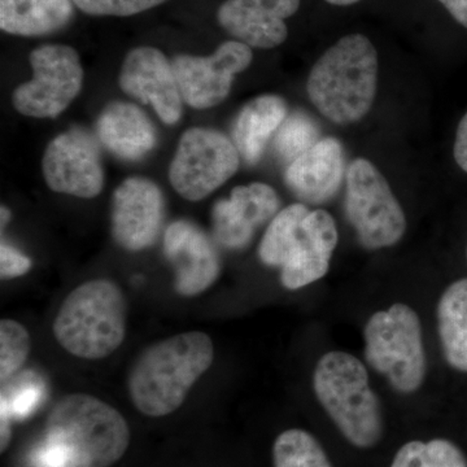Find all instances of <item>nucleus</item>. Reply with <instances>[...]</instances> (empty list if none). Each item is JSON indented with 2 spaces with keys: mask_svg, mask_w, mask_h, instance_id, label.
<instances>
[{
  "mask_svg": "<svg viewBox=\"0 0 467 467\" xmlns=\"http://www.w3.org/2000/svg\"><path fill=\"white\" fill-rule=\"evenodd\" d=\"M130 444L121 413L86 393H72L52 408L34 467H110Z\"/></svg>",
  "mask_w": 467,
  "mask_h": 467,
  "instance_id": "1",
  "label": "nucleus"
},
{
  "mask_svg": "<svg viewBox=\"0 0 467 467\" xmlns=\"http://www.w3.org/2000/svg\"><path fill=\"white\" fill-rule=\"evenodd\" d=\"M213 359V342L202 331L174 335L152 344L143 350L129 374L131 401L144 416L173 413Z\"/></svg>",
  "mask_w": 467,
  "mask_h": 467,
  "instance_id": "2",
  "label": "nucleus"
},
{
  "mask_svg": "<svg viewBox=\"0 0 467 467\" xmlns=\"http://www.w3.org/2000/svg\"><path fill=\"white\" fill-rule=\"evenodd\" d=\"M377 88L378 52L362 34H349L331 46L310 70L306 84L310 101L337 125L364 119Z\"/></svg>",
  "mask_w": 467,
  "mask_h": 467,
  "instance_id": "3",
  "label": "nucleus"
},
{
  "mask_svg": "<svg viewBox=\"0 0 467 467\" xmlns=\"http://www.w3.org/2000/svg\"><path fill=\"white\" fill-rule=\"evenodd\" d=\"M337 239V223L328 212L310 211L296 202L270 221L259 256L265 265L281 267L284 287L299 290L327 275Z\"/></svg>",
  "mask_w": 467,
  "mask_h": 467,
  "instance_id": "4",
  "label": "nucleus"
},
{
  "mask_svg": "<svg viewBox=\"0 0 467 467\" xmlns=\"http://www.w3.org/2000/svg\"><path fill=\"white\" fill-rule=\"evenodd\" d=\"M128 303L109 279L85 282L67 295L54 321L57 343L70 355L100 359L125 339Z\"/></svg>",
  "mask_w": 467,
  "mask_h": 467,
  "instance_id": "5",
  "label": "nucleus"
},
{
  "mask_svg": "<svg viewBox=\"0 0 467 467\" xmlns=\"http://www.w3.org/2000/svg\"><path fill=\"white\" fill-rule=\"evenodd\" d=\"M313 387L347 441L358 448H371L379 442L382 407L368 382L367 368L358 358L340 350L326 353L316 367Z\"/></svg>",
  "mask_w": 467,
  "mask_h": 467,
  "instance_id": "6",
  "label": "nucleus"
},
{
  "mask_svg": "<svg viewBox=\"0 0 467 467\" xmlns=\"http://www.w3.org/2000/svg\"><path fill=\"white\" fill-rule=\"evenodd\" d=\"M365 358L400 393L416 392L426 376L422 327L416 310L396 303L379 310L364 328Z\"/></svg>",
  "mask_w": 467,
  "mask_h": 467,
  "instance_id": "7",
  "label": "nucleus"
},
{
  "mask_svg": "<svg viewBox=\"0 0 467 467\" xmlns=\"http://www.w3.org/2000/svg\"><path fill=\"white\" fill-rule=\"evenodd\" d=\"M344 212L358 242L368 251L392 247L407 232L400 202L384 175L367 159H356L349 164Z\"/></svg>",
  "mask_w": 467,
  "mask_h": 467,
  "instance_id": "8",
  "label": "nucleus"
},
{
  "mask_svg": "<svg viewBox=\"0 0 467 467\" xmlns=\"http://www.w3.org/2000/svg\"><path fill=\"white\" fill-rule=\"evenodd\" d=\"M241 155L220 131L192 128L184 131L175 150L169 180L189 202H199L220 189L238 171Z\"/></svg>",
  "mask_w": 467,
  "mask_h": 467,
  "instance_id": "9",
  "label": "nucleus"
},
{
  "mask_svg": "<svg viewBox=\"0 0 467 467\" xmlns=\"http://www.w3.org/2000/svg\"><path fill=\"white\" fill-rule=\"evenodd\" d=\"M33 79L12 95L15 109L34 119H55L70 106L84 84V67L75 48L45 45L29 57Z\"/></svg>",
  "mask_w": 467,
  "mask_h": 467,
  "instance_id": "10",
  "label": "nucleus"
},
{
  "mask_svg": "<svg viewBox=\"0 0 467 467\" xmlns=\"http://www.w3.org/2000/svg\"><path fill=\"white\" fill-rule=\"evenodd\" d=\"M43 177L52 192L92 199L104 186L99 143L85 129L57 135L46 149Z\"/></svg>",
  "mask_w": 467,
  "mask_h": 467,
  "instance_id": "11",
  "label": "nucleus"
},
{
  "mask_svg": "<svg viewBox=\"0 0 467 467\" xmlns=\"http://www.w3.org/2000/svg\"><path fill=\"white\" fill-rule=\"evenodd\" d=\"M250 46L239 41L223 43L211 57L180 55L171 61L184 103L208 109L223 103L232 90L234 76L251 66Z\"/></svg>",
  "mask_w": 467,
  "mask_h": 467,
  "instance_id": "12",
  "label": "nucleus"
},
{
  "mask_svg": "<svg viewBox=\"0 0 467 467\" xmlns=\"http://www.w3.org/2000/svg\"><path fill=\"white\" fill-rule=\"evenodd\" d=\"M164 214V196L158 184L147 178H128L113 192V238L126 251L147 250L158 241Z\"/></svg>",
  "mask_w": 467,
  "mask_h": 467,
  "instance_id": "13",
  "label": "nucleus"
},
{
  "mask_svg": "<svg viewBox=\"0 0 467 467\" xmlns=\"http://www.w3.org/2000/svg\"><path fill=\"white\" fill-rule=\"evenodd\" d=\"M119 84L134 99L152 106L164 124H177L182 117L183 99L173 64L158 48L138 47L129 52Z\"/></svg>",
  "mask_w": 467,
  "mask_h": 467,
  "instance_id": "14",
  "label": "nucleus"
},
{
  "mask_svg": "<svg viewBox=\"0 0 467 467\" xmlns=\"http://www.w3.org/2000/svg\"><path fill=\"white\" fill-rule=\"evenodd\" d=\"M278 193L266 183L238 186L212 209L214 236L227 250H243L254 234L278 214Z\"/></svg>",
  "mask_w": 467,
  "mask_h": 467,
  "instance_id": "15",
  "label": "nucleus"
},
{
  "mask_svg": "<svg viewBox=\"0 0 467 467\" xmlns=\"http://www.w3.org/2000/svg\"><path fill=\"white\" fill-rule=\"evenodd\" d=\"M164 254L175 270L174 288L182 296H196L217 281L220 259L201 227L175 221L164 234Z\"/></svg>",
  "mask_w": 467,
  "mask_h": 467,
  "instance_id": "16",
  "label": "nucleus"
},
{
  "mask_svg": "<svg viewBox=\"0 0 467 467\" xmlns=\"http://www.w3.org/2000/svg\"><path fill=\"white\" fill-rule=\"evenodd\" d=\"M300 8V0H226L217 12L220 26L250 47L275 48L287 39L285 20Z\"/></svg>",
  "mask_w": 467,
  "mask_h": 467,
  "instance_id": "17",
  "label": "nucleus"
},
{
  "mask_svg": "<svg viewBox=\"0 0 467 467\" xmlns=\"http://www.w3.org/2000/svg\"><path fill=\"white\" fill-rule=\"evenodd\" d=\"M346 162L342 143L337 138L318 140L312 149L292 161L285 182L296 198L306 204H324L342 186Z\"/></svg>",
  "mask_w": 467,
  "mask_h": 467,
  "instance_id": "18",
  "label": "nucleus"
},
{
  "mask_svg": "<svg viewBox=\"0 0 467 467\" xmlns=\"http://www.w3.org/2000/svg\"><path fill=\"white\" fill-rule=\"evenodd\" d=\"M97 137L116 158L125 161L146 158L158 144V131L150 117L126 101H113L101 110Z\"/></svg>",
  "mask_w": 467,
  "mask_h": 467,
  "instance_id": "19",
  "label": "nucleus"
},
{
  "mask_svg": "<svg viewBox=\"0 0 467 467\" xmlns=\"http://www.w3.org/2000/svg\"><path fill=\"white\" fill-rule=\"evenodd\" d=\"M287 115V103L276 95H261L243 107L234 122L233 140L248 165L260 161L267 142Z\"/></svg>",
  "mask_w": 467,
  "mask_h": 467,
  "instance_id": "20",
  "label": "nucleus"
},
{
  "mask_svg": "<svg viewBox=\"0 0 467 467\" xmlns=\"http://www.w3.org/2000/svg\"><path fill=\"white\" fill-rule=\"evenodd\" d=\"M73 0H0V29L42 36L64 29L75 17Z\"/></svg>",
  "mask_w": 467,
  "mask_h": 467,
  "instance_id": "21",
  "label": "nucleus"
},
{
  "mask_svg": "<svg viewBox=\"0 0 467 467\" xmlns=\"http://www.w3.org/2000/svg\"><path fill=\"white\" fill-rule=\"evenodd\" d=\"M436 317L444 358L450 367L467 373V278L445 288Z\"/></svg>",
  "mask_w": 467,
  "mask_h": 467,
  "instance_id": "22",
  "label": "nucleus"
},
{
  "mask_svg": "<svg viewBox=\"0 0 467 467\" xmlns=\"http://www.w3.org/2000/svg\"><path fill=\"white\" fill-rule=\"evenodd\" d=\"M275 467H333L317 439L304 430L291 429L275 439Z\"/></svg>",
  "mask_w": 467,
  "mask_h": 467,
  "instance_id": "23",
  "label": "nucleus"
},
{
  "mask_svg": "<svg viewBox=\"0 0 467 467\" xmlns=\"http://www.w3.org/2000/svg\"><path fill=\"white\" fill-rule=\"evenodd\" d=\"M391 467H467V459L456 444L445 439L414 441L402 445Z\"/></svg>",
  "mask_w": 467,
  "mask_h": 467,
  "instance_id": "24",
  "label": "nucleus"
},
{
  "mask_svg": "<svg viewBox=\"0 0 467 467\" xmlns=\"http://www.w3.org/2000/svg\"><path fill=\"white\" fill-rule=\"evenodd\" d=\"M321 129L312 117L301 110L288 113L275 137L276 155L284 161H295L318 142Z\"/></svg>",
  "mask_w": 467,
  "mask_h": 467,
  "instance_id": "25",
  "label": "nucleus"
},
{
  "mask_svg": "<svg viewBox=\"0 0 467 467\" xmlns=\"http://www.w3.org/2000/svg\"><path fill=\"white\" fill-rule=\"evenodd\" d=\"M29 333L14 319L0 322V379L2 383L14 377L29 358Z\"/></svg>",
  "mask_w": 467,
  "mask_h": 467,
  "instance_id": "26",
  "label": "nucleus"
},
{
  "mask_svg": "<svg viewBox=\"0 0 467 467\" xmlns=\"http://www.w3.org/2000/svg\"><path fill=\"white\" fill-rule=\"evenodd\" d=\"M167 0H73L77 8L91 16L128 17L158 7Z\"/></svg>",
  "mask_w": 467,
  "mask_h": 467,
  "instance_id": "27",
  "label": "nucleus"
},
{
  "mask_svg": "<svg viewBox=\"0 0 467 467\" xmlns=\"http://www.w3.org/2000/svg\"><path fill=\"white\" fill-rule=\"evenodd\" d=\"M43 384L36 382V380H29L27 383L21 384L17 391H15L11 398H7L2 392V399L0 401L5 402V407L8 408L9 414L14 420H24L33 413L38 407L39 402L43 399Z\"/></svg>",
  "mask_w": 467,
  "mask_h": 467,
  "instance_id": "28",
  "label": "nucleus"
},
{
  "mask_svg": "<svg viewBox=\"0 0 467 467\" xmlns=\"http://www.w3.org/2000/svg\"><path fill=\"white\" fill-rule=\"evenodd\" d=\"M32 267V260L26 254L15 250L11 245L2 243L0 247V275L2 278H16L26 275Z\"/></svg>",
  "mask_w": 467,
  "mask_h": 467,
  "instance_id": "29",
  "label": "nucleus"
},
{
  "mask_svg": "<svg viewBox=\"0 0 467 467\" xmlns=\"http://www.w3.org/2000/svg\"><path fill=\"white\" fill-rule=\"evenodd\" d=\"M453 155L459 167L467 173V112L457 128Z\"/></svg>",
  "mask_w": 467,
  "mask_h": 467,
  "instance_id": "30",
  "label": "nucleus"
},
{
  "mask_svg": "<svg viewBox=\"0 0 467 467\" xmlns=\"http://www.w3.org/2000/svg\"><path fill=\"white\" fill-rule=\"evenodd\" d=\"M451 16L467 29V0H439Z\"/></svg>",
  "mask_w": 467,
  "mask_h": 467,
  "instance_id": "31",
  "label": "nucleus"
},
{
  "mask_svg": "<svg viewBox=\"0 0 467 467\" xmlns=\"http://www.w3.org/2000/svg\"><path fill=\"white\" fill-rule=\"evenodd\" d=\"M0 418H2V444H0V447H2V451H5L7 450L9 442H11L12 438V425L11 420H14V418L11 417V414H9L8 408L5 407V402L0 401Z\"/></svg>",
  "mask_w": 467,
  "mask_h": 467,
  "instance_id": "32",
  "label": "nucleus"
},
{
  "mask_svg": "<svg viewBox=\"0 0 467 467\" xmlns=\"http://www.w3.org/2000/svg\"><path fill=\"white\" fill-rule=\"evenodd\" d=\"M326 2L333 5H339V7H346V5H355V3L359 2V0H326Z\"/></svg>",
  "mask_w": 467,
  "mask_h": 467,
  "instance_id": "33",
  "label": "nucleus"
},
{
  "mask_svg": "<svg viewBox=\"0 0 467 467\" xmlns=\"http://www.w3.org/2000/svg\"><path fill=\"white\" fill-rule=\"evenodd\" d=\"M9 218H11V213H9L8 209L2 207V227H5V223H8Z\"/></svg>",
  "mask_w": 467,
  "mask_h": 467,
  "instance_id": "34",
  "label": "nucleus"
},
{
  "mask_svg": "<svg viewBox=\"0 0 467 467\" xmlns=\"http://www.w3.org/2000/svg\"><path fill=\"white\" fill-rule=\"evenodd\" d=\"M466 257H467V250H466Z\"/></svg>",
  "mask_w": 467,
  "mask_h": 467,
  "instance_id": "35",
  "label": "nucleus"
}]
</instances>
